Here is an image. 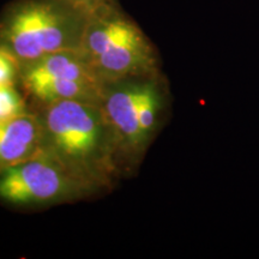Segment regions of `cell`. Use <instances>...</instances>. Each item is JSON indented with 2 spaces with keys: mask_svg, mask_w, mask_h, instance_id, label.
Listing matches in <instances>:
<instances>
[{
  "mask_svg": "<svg viewBox=\"0 0 259 259\" xmlns=\"http://www.w3.org/2000/svg\"><path fill=\"white\" fill-rule=\"evenodd\" d=\"M79 51L106 84L158 74L154 45L119 2L90 12Z\"/></svg>",
  "mask_w": 259,
  "mask_h": 259,
  "instance_id": "cell-3",
  "label": "cell"
},
{
  "mask_svg": "<svg viewBox=\"0 0 259 259\" xmlns=\"http://www.w3.org/2000/svg\"><path fill=\"white\" fill-rule=\"evenodd\" d=\"M148 78L138 77L107 83L101 102L125 174L137 167L148 148L139 127V103Z\"/></svg>",
  "mask_w": 259,
  "mask_h": 259,
  "instance_id": "cell-6",
  "label": "cell"
},
{
  "mask_svg": "<svg viewBox=\"0 0 259 259\" xmlns=\"http://www.w3.org/2000/svg\"><path fill=\"white\" fill-rule=\"evenodd\" d=\"M99 192L46 154L0 171V202L16 208L72 203Z\"/></svg>",
  "mask_w": 259,
  "mask_h": 259,
  "instance_id": "cell-4",
  "label": "cell"
},
{
  "mask_svg": "<svg viewBox=\"0 0 259 259\" xmlns=\"http://www.w3.org/2000/svg\"><path fill=\"white\" fill-rule=\"evenodd\" d=\"M19 84L36 107L66 100L101 103L106 90V83L79 50L57 52L23 64Z\"/></svg>",
  "mask_w": 259,
  "mask_h": 259,
  "instance_id": "cell-5",
  "label": "cell"
},
{
  "mask_svg": "<svg viewBox=\"0 0 259 259\" xmlns=\"http://www.w3.org/2000/svg\"><path fill=\"white\" fill-rule=\"evenodd\" d=\"M22 65L11 51L0 45V85L19 83Z\"/></svg>",
  "mask_w": 259,
  "mask_h": 259,
  "instance_id": "cell-9",
  "label": "cell"
},
{
  "mask_svg": "<svg viewBox=\"0 0 259 259\" xmlns=\"http://www.w3.org/2000/svg\"><path fill=\"white\" fill-rule=\"evenodd\" d=\"M89 14L67 0H15L0 16V45L21 65L79 50Z\"/></svg>",
  "mask_w": 259,
  "mask_h": 259,
  "instance_id": "cell-2",
  "label": "cell"
},
{
  "mask_svg": "<svg viewBox=\"0 0 259 259\" xmlns=\"http://www.w3.org/2000/svg\"><path fill=\"white\" fill-rule=\"evenodd\" d=\"M41 148L36 112L0 120V171L34 157Z\"/></svg>",
  "mask_w": 259,
  "mask_h": 259,
  "instance_id": "cell-7",
  "label": "cell"
},
{
  "mask_svg": "<svg viewBox=\"0 0 259 259\" xmlns=\"http://www.w3.org/2000/svg\"><path fill=\"white\" fill-rule=\"evenodd\" d=\"M40 153L69 169L97 192L111 190L124 176L114 136L101 103L58 101L37 107Z\"/></svg>",
  "mask_w": 259,
  "mask_h": 259,
  "instance_id": "cell-1",
  "label": "cell"
},
{
  "mask_svg": "<svg viewBox=\"0 0 259 259\" xmlns=\"http://www.w3.org/2000/svg\"><path fill=\"white\" fill-rule=\"evenodd\" d=\"M67 2L72 3V4L79 6L83 10L88 12H93L94 10L102 8V6L114 4L118 3L119 0H67Z\"/></svg>",
  "mask_w": 259,
  "mask_h": 259,
  "instance_id": "cell-10",
  "label": "cell"
},
{
  "mask_svg": "<svg viewBox=\"0 0 259 259\" xmlns=\"http://www.w3.org/2000/svg\"><path fill=\"white\" fill-rule=\"evenodd\" d=\"M30 112L23 94L16 84L0 85V120L15 118Z\"/></svg>",
  "mask_w": 259,
  "mask_h": 259,
  "instance_id": "cell-8",
  "label": "cell"
}]
</instances>
